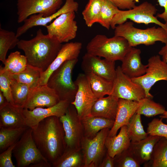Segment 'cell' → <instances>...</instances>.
Here are the masks:
<instances>
[{
    "instance_id": "60d3db41",
    "label": "cell",
    "mask_w": 167,
    "mask_h": 167,
    "mask_svg": "<svg viewBox=\"0 0 167 167\" xmlns=\"http://www.w3.org/2000/svg\"><path fill=\"white\" fill-rule=\"evenodd\" d=\"M21 55L17 51L11 53L6 59L4 66H0V72L9 71L14 69L18 64Z\"/></svg>"
},
{
    "instance_id": "74e56055",
    "label": "cell",
    "mask_w": 167,
    "mask_h": 167,
    "mask_svg": "<svg viewBox=\"0 0 167 167\" xmlns=\"http://www.w3.org/2000/svg\"><path fill=\"white\" fill-rule=\"evenodd\" d=\"M114 167H139L140 165L128 148L114 157Z\"/></svg>"
},
{
    "instance_id": "83f0119b",
    "label": "cell",
    "mask_w": 167,
    "mask_h": 167,
    "mask_svg": "<svg viewBox=\"0 0 167 167\" xmlns=\"http://www.w3.org/2000/svg\"><path fill=\"white\" fill-rule=\"evenodd\" d=\"M85 74L92 91L97 99L105 95L112 94L113 86V81L108 80L92 73Z\"/></svg>"
},
{
    "instance_id": "5b68a950",
    "label": "cell",
    "mask_w": 167,
    "mask_h": 167,
    "mask_svg": "<svg viewBox=\"0 0 167 167\" xmlns=\"http://www.w3.org/2000/svg\"><path fill=\"white\" fill-rule=\"evenodd\" d=\"M78 58L66 61L55 71L49 77L47 85L54 90L60 101L73 102L78 86L72 79V73Z\"/></svg>"
},
{
    "instance_id": "d590c367",
    "label": "cell",
    "mask_w": 167,
    "mask_h": 167,
    "mask_svg": "<svg viewBox=\"0 0 167 167\" xmlns=\"http://www.w3.org/2000/svg\"><path fill=\"white\" fill-rule=\"evenodd\" d=\"M136 113L150 117L162 114L165 111V108L155 102L151 98L145 97L140 100Z\"/></svg>"
},
{
    "instance_id": "9a60e30c",
    "label": "cell",
    "mask_w": 167,
    "mask_h": 167,
    "mask_svg": "<svg viewBox=\"0 0 167 167\" xmlns=\"http://www.w3.org/2000/svg\"><path fill=\"white\" fill-rule=\"evenodd\" d=\"M81 68L85 74L92 73L112 81L116 76L115 62L87 53L82 58Z\"/></svg>"
},
{
    "instance_id": "f1b7e54d",
    "label": "cell",
    "mask_w": 167,
    "mask_h": 167,
    "mask_svg": "<svg viewBox=\"0 0 167 167\" xmlns=\"http://www.w3.org/2000/svg\"><path fill=\"white\" fill-rule=\"evenodd\" d=\"M43 72L40 69L28 64L25 69L19 73L11 74L8 72L11 78L26 84L32 89L38 86Z\"/></svg>"
},
{
    "instance_id": "4dcf8cb0",
    "label": "cell",
    "mask_w": 167,
    "mask_h": 167,
    "mask_svg": "<svg viewBox=\"0 0 167 167\" xmlns=\"http://www.w3.org/2000/svg\"><path fill=\"white\" fill-rule=\"evenodd\" d=\"M10 78L11 92L14 104L17 107L24 108L32 89L28 85Z\"/></svg>"
},
{
    "instance_id": "ab89813d",
    "label": "cell",
    "mask_w": 167,
    "mask_h": 167,
    "mask_svg": "<svg viewBox=\"0 0 167 167\" xmlns=\"http://www.w3.org/2000/svg\"><path fill=\"white\" fill-rule=\"evenodd\" d=\"M0 89L8 102L14 105L11 92L10 78L7 71L0 72Z\"/></svg>"
},
{
    "instance_id": "d6a6232c",
    "label": "cell",
    "mask_w": 167,
    "mask_h": 167,
    "mask_svg": "<svg viewBox=\"0 0 167 167\" xmlns=\"http://www.w3.org/2000/svg\"><path fill=\"white\" fill-rule=\"evenodd\" d=\"M127 126V133L131 142L138 141L148 135L142 124L141 115L135 113L131 117Z\"/></svg>"
},
{
    "instance_id": "52a82bcc",
    "label": "cell",
    "mask_w": 167,
    "mask_h": 167,
    "mask_svg": "<svg viewBox=\"0 0 167 167\" xmlns=\"http://www.w3.org/2000/svg\"><path fill=\"white\" fill-rule=\"evenodd\" d=\"M32 131V128L28 127L13 149L12 154L17 167H29L41 161H48L37 148L33 138Z\"/></svg>"
},
{
    "instance_id": "b9f144b4",
    "label": "cell",
    "mask_w": 167,
    "mask_h": 167,
    "mask_svg": "<svg viewBox=\"0 0 167 167\" xmlns=\"http://www.w3.org/2000/svg\"><path fill=\"white\" fill-rule=\"evenodd\" d=\"M16 143L9 147L0 153V167H15L12 160L13 149Z\"/></svg>"
},
{
    "instance_id": "e575fe53",
    "label": "cell",
    "mask_w": 167,
    "mask_h": 167,
    "mask_svg": "<svg viewBox=\"0 0 167 167\" xmlns=\"http://www.w3.org/2000/svg\"><path fill=\"white\" fill-rule=\"evenodd\" d=\"M104 0H89L82 15L85 24L91 27L98 22L102 6Z\"/></svg>"
},
{
    "instance_id": "d4e9b609",
    "label": "cell",
    "mask_w": 167,
    "mask_h": 167,
    "mask_svg": "<svg viewBox=\"0 0 167 167\" xmlns=\"http://www.w3.org/2000/svg\"><path fill=\"white\" fill-rule=\"evenodd\" d=\"M131 141L127 133V126L124 125L120 128L119 133L113 136H107L105 145L107 151L113 158L117 154L127 149Z\"/></svg>"
},
{
    "instance_id": "8992f818",
    "label": "cell",
    "mask_w": 167,
    "mask_h": 167,
    "mask_svg": "<svg viewBox=\"0 0 167 167\" xmlns=\"http://www.w3.org/2000/svg\"><path fill=\"white\" fill-rule=\"evenodd\" d=\"M157 11L156 7L152 3L145 1L133 8L127 10H120L113 19L110 27L114 29L117 25L124 23L130 19L138 24L148 25L155 24L167 30V22L163 24L154 15Z\"/></svg>"
},
{
    "instance_id": "4fadbf2b",
    "label": "cell",
    "mask_w": 167,
    "mask_h": 167,
    "mask_svg": "<svg viewBox=\"0 0 167 167\" xmlns=\"http://www.w3.org/2000/svg\"><path fill=\"white\" fill-rule=\"evenodd\" d=\"M113 82L111 95L119 99L139 102L146 97L145 91L142 86L125 74L120 66L116 69V76Z\"/></svg>"
},
{
    "instance_id": "6da1fadb",
    "label": "cell",
    "mask_w": 167,
    "mask_h": 167,
    "mask_svg": "<svg viewBox=\"0 0 167 167\" xmlns=\"http://www.w3.org/2000/svg\"><path fill=\"white\" fill-rule=\"evenodd\" d=\"M32 130L33 138L37 148L52 165L62 154L66 146L65 132L59 118H47Z\"/></svg>"
},
{
    "instance_id": "8fae6325",
    "label": "cell",
    "mask_w": 167,
    "mask_h": 167,
    "mask_svg": "<svg viewBox=\"0 0 167 167\" xmlns=\"http://www.w3.org/2000/svg\"><path fill=\"white\" fill-rule=\"evenodd\" d=\"M146 73L139 77L131 78L134 82L139 84L144 89L146 97L152 98L153 96L149 91L157 82L167 81V63L161 59L160 56L151 57L148 60Z\"/></svg>"
},
{
    "instance_id": "d6986e66",
    "label": "cell",
    "mask_w": 167,
    "mask_h": 167,
    "mask_svg": "<svg viewBox=\"0 0 167 167\" xmlns=\"http://www.w3.org/2000/svg\"><path fill=\"white\" fill-rule=\"evenodd\" d=\"M60 100L54 90L47 84L32 89L24 109L32 110L37 107H49L58 104Z\"/></svg>"
},
{
    "instance_id": "9c48e42d",
    "label": "cell",
    "mask_w": 167,
    "mask_h": 167,
    "mask_svg": "<svg viewBox=\"0 0 167 167\" xmlns=\"http://www.w3.org/2000/svg\"><path fill=\"white\" fill-rule=\"evenodd\" d=\"M63 0H18L17 22L20 23L35 14H41L48 17L60 8Z\"/></svg>"
},
{
    "instance_id": "f546056e",
    "label": "cell",
    "mask_w": 167,
    "mask_h": 167,
    "mask_svg": "<svg viewBox=\"0 0 167 167\" xmlns=\"http://www.w3.org/2000/svg\"><path fill=\"white\" fill-rule=\"evenodd\" d=\"M28 127L26 126L15 128H0V153L16 143Z\"/></svg>"
},
{
    "instance_id": "30bf717a",
    "label": "cell",
    "mask_w": 167,
    "mask_h": 167,
    "mask_svg": "<svg viewBox=\"0 0 167 167\" xmlns=\"http://www.w3.org/2000/svg\"><path fill=\"white\" fill-rule=\"evenodd\" d=\"M59 119L65 132L66 147H81L84 136V128L74 106L70 104L65 114Z\"/></svg>"
},
{
    "instance_id": "7bdbcfd3",
    "label": "cell",
    "mask_w": 167,
    "mask_h": 167,
    "mask_svg": "<svg viewBox=\"0 0 167 167\" xmlns=\"http://www.w3.org/2000/svg\"><path fill=\"white\" fill-rule=\"evenodd\" d=\"M113 3L119 9L130 10L135 7V3L139 0H108Z\"/></svg>"
},
{
    "instance_id": "2e32d148",
    "label": "cell",
    "mask_w": 167,
    "mask_h": 167,
    "mask_svg": "<svg viewBox=\"0 0 167 167\" xmlns=\"http://www.w3.org/2000/svg\"><path fill=\"white\" fill-rule=\"evenodd\" d=\"M70 104L66 101H60L51 107H37L32 110L23 109L22 112L26 125L33 129L41 121L51 116L60 118L65 114Z\"/></svg>"
},
{
    "instance_id": "ee69618b",
    "label": "cell",
    "mask_w": 167,
    "mask_h": 167,
    "mask_svg": "<svg viewBox=\"0 0 167 167\" xmlns=\"http://www.w3.org/2000/svg\"><path fill=\"white\" fill-rule=\"evenodd\" d=\"M27 64V61L26 56L21 55L17 66L14 69L7 72L11 74L19 73L25 69Z\"/></svg>"
},
{
    "instance_id": "f907efd6",
    "label": "cell",
    "mask_w": 167,
    "mask_h": 167,
    "mask_svg": "<svg viewBox=\"0 0 167 167\" xmlns=\"http://www.w3.org/2000/svg\"><path fill=\"white\" fill-rule=\"evenodd\" d=\"M160 117L163 119H166V122L167 123V111L165 110L163 114L160 116Z\"/></svg>"
},
{
    "instance_id": "7dc6e473",
    "label": "cell",
    "mask_w": 167,
    "mask_h": 167,
    "mask_svg": "<svg viewBox=\"0 0 167 167\" xmlns=\"http://www.w3.org/2000/svg\"><path fill=\"white\" fill-rule=\"evenodd\" d=\"M159 54L162 56V60L167 63V43L161 48L159 52Z\"/></svg>"
},
{
    "instance_id": "e0dca14e",
    "label": "cell",
    "mask_w": 167,
    "mask_h": 167,
    "mask_svg": "<svg viewBox=\"0 0 167 167\" xmlns=\"http://www.w3.org/2000/svg\"><path fill=\"white\" fill-rule=\"evenodd\" d=\"M78 7L79 4L75 0H66L64 5L51 15L44 17L41 14L32 15L25 19L24 24L17 28L16 35L19 37L35 26H42L45 27L48 24L63 14L71 11L76 12Z\"/></svg>"
},
{
    "instance_id": "836d02e7",
    "label": "cell",
    "mask_w": 167,
    "mask_h": 167,
    "mask_svg": "<svg viewBox=\"0 0 167 167\" xmlns=\"http://www.w3.org/2000/svg\"><path fill=\"white\" fill-rule=\"evenodd\" d=\"M151 167H167V140L162 137L156 144L152 153Z\"/></svg>"
},
{
    "instance_id": "484cf974",
    "label": "cell",
    "mask_w": 167,
    "mask_h": 167,
    "mask_svg": "<svg viewBox=\"0 0 167 167\" xmlns=\"http://www.w3.org/2000/svg\"><path fill=\"white\" fill-rule=\"evenodd\" d=\"M52 165L53 167H84L81 148L66 147L62 154Z\"/></svg>"
},
{
    "instance_id": "681fc988",
    "label": "cell",
    "mask_w": 167,
    "mask_h": 167,
    "mask_svg": "<svg viewBox=\"0 0 167 167\" xmlns=\"http://www.w3.org/2000/svg\"><path fill=\"white\" fill-rule=\"evenodd\" d=\"M8 103L2 92L0 91V109L4 107Z\"/></svg>"
},
{
    "instance_id": "7402d4cb",
    "label": "cell",
    "mask_w": 167,
    "mask_h": 167,
    "mask_svg": "<svg viewBox=\"0 0 167 167\" xmlns=\"http://www.w3.org/2000/svg\"><path fill=\"white\" fill-rule=\"evenodd\" d=\"M162 137L149 135L139 141L131 142L128 149L140 165L145 164L150 161L154 146Z\"/></svg>"
},
{
    "instance_id": "f35d334b",
    "label": "cell",
    "mask_w": 167,
    "mask_h": 167,
    "mask_svg": "<svg viewBox=\"0 0 167 167\" xmlns=\"http://www.w3.org/2000/svg\"><path fill=\"white\" fill-rule=\"evenodd\" d=\"M162 119H153L148 124L147 132L149 135L164 137L167 140V124L162 122Z\"/></svg>"
},
{
    "instance_id": "7c38bea8",
    "label": "cell",
    "mask_w": 167,
    "mask_h": 167,
    "mask_svg": "<svg viewBox=\"0 0 167 167\" xmlns=\"http://www.w3.org/2000/svg\"><path fill=\"white\" fill-rule=\"evenodd\" d=\"M75 12L71 11L63 14L45 27L48 34L60 43H67L76 36L78 26L75 20Z\"/></svg>"
},
{
    "instance_id": "ac0fdd59",
    "label": "cell",
    "mask_w": 167,
    "mask_h": 167,
    "mask_svg": "<svg viewBox=\"0 0 167 167\" xmlns=\"http://www.w3.org/2000/svg\"><path fill=\"white\" fill-rule=\"evenodd\" d=\"M82 47L80 42H67L62 44L56 58L47 69L42 73L38 86L47 84L51 74L66 61L78 58Z\"/></svg>"
},
{
    "instance_id": "8d00e7d4",
    "label": "cell",
    "mask_w": 167,
    "mask_h": 167,
    "mask_svg": "<svg viewBox=\"0 0 167 167\" xmlns=\"http://www.w3.org/2000/svg\"><path fill=\"white\" fill-rule=\"evenodd\" d=\"M119 9L108 0H104L102 6L97 23L109 29L113 19L119 11Z\"/></svg>"
},
{
    "instance_id": "277c9868",
    "label": "cell",
    "mask_w": 167,
    "mask_h": 167,
    "mask_svg": "<svg viewBox=\"0 0 167 167\" xmlns=\"http://www.w3.org/2000/svg\"><path fill=\"white\" fill-rule=\"evenodd\" d=\"M114 29V36L124 37L132 47L142 44L153 45L158 41L167 43V30L161 27L141 29L134 27L132 21H127L117 25Z\"/></svg>"
},
{
    "instance_id": "5bb4252c",
    "label": "cell",
    "mask_w": 167,
    "mask_h": 167,
    "mask_svg": "<svg viewBox=\"0 0 167 167\" xmlns=\"http://www.w3.org/2000/svg\"><path fill=\"white\" fill-rule=\"evenodd\" d=\"M75 81L78 86V89L75 100L71 104L75 107L81 120L91 116L92 107L97 99L92 91L84 73L79 74Z\"/></svg>"
},
{
    "instance_id": "ba28073f",
    "label": "cell",
    "mask_w": 167,
    "mask_h": 167,
    "mask_svg": "<svg viewBox=\"0 0 167 167\" xmlns=\"http://www.w3.org/2000/svg\"><path fill=\"white\" fill-rule=\"evenodd\" d=\"M110 129H104L93 138L84 136L81 144L84 167H98L107 152L105 143Z\"/></svg>"
},
{
    "instance_id": "ffe728a7",
    "label": "cell",
    "mask_w": 167,
    "mask_h": 167,
    "mask_svg": "<svg viewBox=\"0 0 167 167\" xmlns=\"http://www.w3.org/2000/svg\"><path fill=\"white\" fill-rule=\"evenodd\" d=\"M141 53L139 49L132 47L121 61L122 72L131 78L139 77L146 72L147 65L142 63Z\"/></svg>"
},
{
    "instance_id": "603a6c76",
    "label": "cell",
    "mask_w": 167,
    "mask_h": 167,
    "mask_svg": "<svg viewBox=\"0 0 167 167\" xmlns=\"http://www.w3.org/2000/svg\"><path fill=\"white\" fill-rule=\"evenodd\" d=\"M23 109L8 103L0 109V128H15L27 126L22 112Z\"/></svg>"
},
{
    "instance_id": "7a4b0ae2",
    "label": "cell",
    "mask_w": 167,
    "mask_h": 167,
    "mask_svg": "<svg viewBox=\"0 0 167 167\" xmlns=\"http://www.w3.org/2000/svg\"><path fill=\"white\" fill-rule=\"evenodd\" d=\"M62 45L55 38L44 34L39 29L34 38L28 40H20L17 46L24 52L28 64L43 72L56 58Z\"/></svg>"
},
{
    "instance_id": "3957f363",
    "label": "cell",
    "mask_w": 167,
    "mask_h": 167,
    "mask_svg": "<svg viewBox=\"0 0 167 167\" xmlns=\"http://www.w3.org/2000/svg\"><path fill=\"white\" fill-rule=\"evenodd\" d=\"M132 47L123 37L114 36L108 38L98 34L88 43L86 48L89 54L115 62L121 61Z\"/></svg>"
},
{
    "instance_id": "1f68e13d",
    "label": "cell",
    "mask_w": 167,
    "mask_h": 167,
    "mask_svg": "<svg viewBox=\"0 0 167 167\" xmlns=\"http://www.w3.org/2000/svg\"><path fill=\"white\" fill-rule=\"evenodd\" d=\"M16 34L12 31L0 28V60L4 64L9 49L17 46L19 41Z\"/></svg>"
},
{
    "instance_id": "bcb514c9",
    "label": "cell",
    "mask_w": 167,
    "mask_h": 167,
    "mask_svg": "<svg viewBox=\"0 0 167 167\" xmlns=\"http://www.w3.org/2000/svg\"><path fill=\"white\" fill-rule=\"evenodd\" d=\"M157 2L160 6L164 8V11L162 13L157 14L156 16L167 22V0H157Z\"/></svg>"
},
{
    "instance_id": "44dd1931",
    "label": "cell",
    "mask_w": 167,
    "mask_h": 167,
    "mask_svg": "<svg viewBox=\"0 0 167 167\" xmlns=\"http://www.w3.org/2000/svg\"><path fill=\"white\" fill-rule=\"evenodd\" d=\"M139 105L138 101L119 98L118 107L114 123L108 135L113 136L117 135L118 130L124 125H127L135 114Z\"/></svg>"
},
{
    "instance_id": "cb8c5ba5",
    "label": "cell",
    "mask_w": 167,
    "mask_h": 167,
    "mask_svg": "<svg viewBox=\"0 0 167 167\" xmlns=\"http://www.w3.org/2000/svg\"><path fill=\"white\" fill-rule=\"evenodd\" d=\"M118 100L119 98L112 95L97 99L92 107L91 115L115 120Z\"/></svg>"
},
{
    "instance_id": "4316f807",
    "label": "cell",
    "mask_w": 167,
    "mask_h": 167,
    "mask_svg": "<svg viewBox=\"0 0 167 167\" xmlns=\"http://www.w3.org/2000/svg\"><path fill=\"white\" fill-rule=\"evenodd\" d=\"M115 120L104 118L91 116L82 120L84 136L92 138L94 137L101 130L105 128L111 129Z\"/></svg>"
},
{
    "instance_id": "c3c4849f",
    "label": "cell",
    "mask_w": 167,
    "mask_h": 167,
    "mask_svg": "<svg viewBox=\"0 0 167 167\" xmlns=\"http://www.w3.org/2000/svg\"><path fill=\"white\" fill-rule=\"evenodd\" d=\"M30 167H52L51 164L48 161H42L39 163L31 165Z\"/></svg>"
},
{
    "instance_id": "f6af8a7d",
    "label": "cell",
    "mask_w": 167,
    "mask_h": 167,
    "mask_svg": "<svg viewBox=\"0 0 167 167\" xmlns=\"http://www.w3.org/2000/svg\"><path fill=\"white\" fill-rule=\"evenodd\" d=\"M98 167H114V158L110 156L107 151Z\"/></svg>"
}]
</instances>
